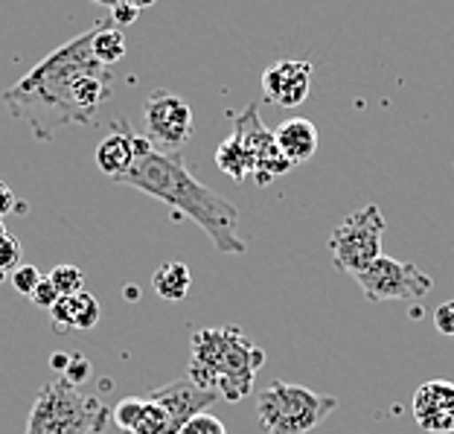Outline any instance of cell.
<instances>
[{
	"label": "cell",
	"instance_id": "d4e9b609",
	"mask_svg": "<svg viewBox=\"0 0 454 434\" xmlns=\"http://www.w3.org/2000/svg\"><path fill=\"white\" fill-rule=\"evenodd\" d=\"M59 288L53 286V280H50V277L44 274V277H41V283L33 288V295H29V301H33L38 309H47V312H50V309H53V304L59 301Z\"/></svg>",
	"mask_w": 454,
	"mask_h": 434
},
{
	"label": "cell",
	"instance_id": "2e32d148",
	"mask_svg": "<svg viewBox=\"0 0 454 434\" xmlns=\"http://www.w3.org/2000/svg\"><path fill=\"white\" fill-rule=\"evenodd\" d=\"M152 286L158 297H163L167 304H181L184 297L190 295L192 288V272L187 263H178V260H169L163 263L160 268H154L152 274Z\"/></svg>",
	"mask_w": 454,
	"mask_h": 434
},
{
	"label": "cell",
	"instance_id": "cb8c5ba5",
	"mask_svg": "<svg viewBox=\"0 0 454 434\" xmlns=\"http://www.w3.org/2000/svg\"><path fill=\"white\" fill-rule=\"evenodd\" d=\"M41 277H44V274H41L35 265H18L12 272V277H9V283H12L15 292L29 297V295H33V288L41 283Z\"/></svg>",
	"mask_w": 454,
	"mask_h": 434
},
{
	"label": "cell",
	"instance_id": "4316f807",
	"mask_svg": "<svg viewBox=\"0 0 454 434\" xmlns=\"http://www.w3.org/2000/svg\"><path fill=\"white\" fill-rule=\"evenodd\" d=\"M434 327L442 335H454V301H442L434 309Z\"/></svg>",
	"mask_w": 454,
	"mask_h": 434
},
{
	"label": "cell",
	"instance_id": "603a6c76",
	"mask_svg": "<svg viewBox=\"0 0 454 434\" xmlns=\"http://www.w3.org/2000/svg\"><path fill=\"white\" fill-rule=\"evenodd\" d=\"M178 434H227V429H224V422L219 417H213V414L204 411V414L184 422V426L178 429Z\"/></svg>",
	"mask_w": 454,
	"mask_h": 434
},
{
	"label": "cell",
	"instance_id": "484cf974",
	"mask_svg": "<svg viewBox=\"0 0 454 434\" xmlns=\"http://www.w3.org/2000/svg\"><path fill=\"white\" fill-rule=\"evenodd\" d=\"M88 376H90V361L85 356H70V365H67L65 376H61V379H67L70 385L79 388Z\"/></svg>",
	"mask_w": 454,
	"mask_h": 434
},
{
	"label": "cell",
	"instance_id": "ffe728a7",
	"mask_svg": "<svg viewBox=\"0 0 454 434\" xmlns=\"http://www.w3.org/2000/svg\"><path fill=\"white\" fill-rule=\"evenodd\" d=\"M20 254H24V248L6 231V225L0 222V280L12 277V272L20 265Z\"/></svg>",
	"mask_w": 454,
	"mask_h": 434
},
{
	"label": "cell",
	"instance_id": "e0dca14e",
	"mask_svg": "<svg viewBox=\"0 0 454 434\" xmlns=\"http://www.w3.org/2000/svg\"><path fill=\"white\" fill-rule=\"evenodd\" d=\"M94 56L97 61H102L106 67H114L117 61L126 56V36H122V29L120 27H114V20L111 15L108 18H102L99 24H97V36H94Z\"/></svg>",
	"mask_w": 454,
	"mask_h": 434
},
{
	"label": "cell",
	"instance_id": "3957f363",
	"mask_svg": "<svg viewBox=\"0 0 454 434\" xmlns=\"http://www.w3.org/2000/svg\"><path fill=\"white\" fill-rule=\"evenodd\" d=\"M265 365L260 350L239 327H201L190 335L187 376L195 385L219 394V399L242 402L254 391L256 370Z\"/></svg>",
	"mask_w": 454,
	"mask_h": 434
},
{
	"label": "cell",
	"instance_id": "ba28073f",
	"mask_svg": "<svg viewBox=\"0 0 454 434\" xmlns=\"http://www.w3.org/2000/svg\"><path fill=\"white\" fill-rule=\"evenodd\" d=\"M143 126L154 149L181 152L192 138V108L169 91H154L143 102Z\"/></svg>",
	"mask_w": 454,
	"mask_h": 434
},
{
	"label": "cell",
	"instance_id": "f546056e",
	"mask_svg": "<svg viewBox=\"0 0 454 434\" xmlns=\"http://www.w3.org/2000/svg\"><path fill=\"white\" fill-rule=\"evenodd\" d=\"M20 208L18 199H15V193L9 190V184L6 181H0V222H4V216L9 213H15Z\"/></svg>",
	"mask_w": 454,
	"mask_h": 434
},
{
	"label": "cell",
	"instance_id": "7a4b0ae2",
	"mask_svg": "<svg viewBox=\"0 0 454 434\" xmlns=\"http://www.w3.org/2000/svg\"><path fill=\"white\" fill-rule=\"evenodd\" d=\"M114 184L146 193L152 199L169 204L181 216H187L210 236L219 254L242 256L247 251V242L239 236V208L199 181V175L190 170L181 152L149 149Z\"/></svg>",
	"mask_w": 454,
	"mask_h": 434
},
{
	"label": "cell",
	"instance_id": "7402d4cb",
	"mask_svg": "<svg viewBox=\"0 0 454 434\" xmlns=\"http://www.w3.org/2000/svg\"><path fill=\"white\" fill-rule=\"evenodd\" d=\"M140 411H143V397H126L114 406L111 420L122 434H131L134 426H137V420H140Z\"/></svg>",
	"mask_w": 454,
	"mask_h": 434
},
{
	"label": "cell",
	"instance_id": "30bf717a",
	"mask_svg": "<svg viewBox=\"0 0 454 434\" xmlns=\"http://www.w3.org/2000/svg\"><path fill=\"white\" fill-rule=\"evenodd\" d=\"M312 88V61L280 59L262 70V94L280 108L303 106Z\"/></svg>",
	"mask_w": 454,
	"mask_h": 434
},
{
	"label": "cell",
	"instance_id": "d6a6232c",
	"mask_svg": "<svg viewBox=\"0 0 454 434\" xmlns=\"http://www.w3.org/2000/svg\"><path fill=\"white\" fill-rule=\"evenodd\" d=\"M94 4H99V6H108V9H111V6H117L120 0H94Z\"/></svg>",
	"mask_w": 454,
	"mask_h": 434
},
{
	"label": "cell",
	"instance_id": "52a82bcc",
	"mask_svg": "<svg viewBox=\"0 0 454 434\" xmlns=\"http://www.w3.org/2000/svg\"><path fill=\"white\" fill-rule=\"evenodd\" d=\"M356 283L370 304L422 301L431 292V286H434V280L417 263H402L387 254H381L364 272H358Z\"/></svg>",
	"mask_w": 454,
	"mask_h": 434
},
{
	"label": "cell",
	"instance_id": "1f68e13d",
	"mask_svg": "<svg viewBox=\"0 0 454 434\" xmlns=\"http://www.w3.org/2000/svg\"><path fill=\"white\" fill-rule=\"evenodd\" d=\"M129 4L134 6V9H149L154 0H129Z\"/></svg>",
	"mask_w": 454,
	"mask_h": 434
},
{
	"label": "cell",
	"instance_id": "7c38bea8",
	"mask_svg": "<svg viewBox=\"0 0 454 434\" xmlns=\"http://www.w3.org/2000/svg\"><path fill=\"white\" fill-rule=\"evenodd\" d=\"M149 399H154L158 406L167 411V414L172 417L175 426H184L187 420L192 417H199L204 414L215 399H219V394H213V391L207 388H201V385H195V382L190 376H181V379H175L169 382V385H160V388H154L146 394Z\"/></svg>",
	"mask_w": 454,
	"mask_h": 434
},
{
	"label": "cell",
	"instance_id": "5bb4252c",
	"mask_svg": "<svg viewBox=\"0 0 454 434\" xmlns=\"http://www.w3.org/2000/svg\"><path fill=\"white\" fill-rule=\"evenodd\" d=\"M274 138L292 167L312 161L317 146H321V131H317L315 122L306 117H288L286 122H280V126L274 129Z\"/></svg>",
	"mask_w": 454,
	"mask_h": 434
},
{
	"label": "cell",
	"instance_id": "f1b7e54d",
	"mask_svg": "<svg viewBox=\"0 0 454 434\" xmlns=\"http://www.w3.org/2000/svg\"><path fill=\"white\" fill-rule=\"evenodd\" d=\"M50 315H53L59 329H70V297H59L53 309H50Z\"/></svg>",
	"mask_w": 454,
	"mask_h": 434
},
{
	"label": "cell",
	"instance_id": "4fadbf2b",
	"mask_svg": "<svg viewBox=\"0 0 454 434\" xmlns=\"http://www.w3.org/2000/svg\"><path fill=\"white\" fill-rule=\"evenodd\" d=\"M94 158H97L99 172L106 175V178H111V184L120 181L122 175L134 167L137 152H134V131L129 129L126 120H117V129L102 138Z\"/></svg>",
	"mask_w": 454,
	"mask_h": 434
},
{
	"label": "cell",
	"instance_id": "9c48e42d",
	"mask_svg": "<svg viewBox=\"0 0 454 434\" xmlns=\"http://www.w3.org/2000/svg\"><path fill=\"white\" fill-rule=\"evenodd\" d=\"M233 131L239 134L242 143L251 152V158L256 163V172H254V181L256 187H268L274 178H280L288 170H292V163L286 161V154L277 146V138L274 131H268L260 120V106L251 102V106H245L239 114H233Z\"/></svg>",
	"mask_w": 454,
	"mask_h": 434
},
{
	"label": "cell",
	"instance_id": "6da1fadb",
	"mask_svg": "<svg viewBox=\"0 0 454 434\" xmlns=\"http://www.w3.org/2000/svg\"><path fill=\"white\" fill-rule=\"evenodd\" d=\"M97 24L65 41L29 74L4 91L15 120H24L38 143H50L67 126H94L99 108L114 94V67L94 56Z\"/></svg>",
	"mask_w": 454,
	"mask_h": 434
},
{
	"label": "cell",
	"instance_id": "8fae6325",
	"mask_svg": "<svg viewBox=\"0 0 454 434\" xmlns=\"http://www.w3.org/2000/svg\"><path fill=\"white\" fill-rule=\"evenodd\" d=\"M414 420L422 431L431 434H451L454 431V382L431 379L417 388L411 402Z\"/></svg>",
	"mask_w": 454,
	"mask_h": 434
},
{
	"label": "cell",
	"instance_id": "44dd1931",
	"mask_svg": "<svg viewBox=\"0 0 454 434\" xmlns=\"http://www.w3.org/2000/svg\"><path fill=\"white\" fill-rule=\"evenodd\" d=\"M47 277L53 280V286L59 288L61 297H74L79 292H85V277H82V272L76 265H56Z\"/></svg>",
	"mask_w": 454,
	"mask_h": 434
},
{
	"label": "cell",
	"instance_id": "8992f818",
	"mask_svg": "<svg viewBox=\"0 0 454 434\" xmlns=\"http://www.w3.org/2000/svg\"><path fill=\"white\" fill-rule=\"evenodd\" d=\"M387 222L376 204L358 208L340 222L329 236V251L333 265L344 274H358L381 256V240H385Z\"/></svg>",
	"mask_w": 454,
	"mask_h": 434
},
{
	"label": "cell",
	"instance_id": "277c9868",
	"mask_svg": "<svg viewBox=\"0 0 454 434\" xmlns=\"http://www.w3.org/2000/svg\"><path fill=\"white\" fill-rule=\"evenodd\" d=\"M108 420L111 408H106V402L82 394L67 379H56L41 385L27 434H102Z\"/></svg>",
	"mask_w": 454,
	"mask_h": 434
},
{
	"label": "cell",
	"instance_id": "4dcf8cb0",
	"mask_svg": "<svg viewBox=\"0 0 454 434\" xmlns=\"http://www.w3.org/2000/svg\"><path fill=\"white\" fill-rule=\"evenodd\" d=\"M67 365H70V356H53V367L61 370V374L67 370Z\"/></svg>",
	"mask_w": 454,
	"mask_h": 434
},
{
	"label": "cell",
	"instance_id": "d6986e66",
	"mask_svg": "<svg viewBox=\"0 0 454 434\" xmlns=\"http://www.w3.org/2000/svg\"><path fill=\"white\" fill-rule=\"evenodd\" d=\"M99 321V301L90 292L70 297V329H90Z\"/></svg>",
	"mask_w": 454,
	"mask_h": 434
},
{
	"label": "cell",
	"instance_id": "5b68a950",
	"mask_svg": "<svg viewBox=\"0 0 454 434\" xmlns=\"http://www.w3.org/2000/svg\"><path fill=\"white\" fill-rule=\"evenodd\" d=\"M335 408V397L292 382H271L256 394V420L265 434H309Z\"/></svg>",
	"mask_w": 454,
	"mask_h": 434
},
{
	"label": "cell",
	"instance_id": "83f0119b",
	"mask_svg": "<svg viewBox=\"0 0 454 434\" xmlns=\"http://www.w3.org/2000/svg\"><path fill=\"white\" fill-rule=\"evenodd\" d=\"M140 15V9H134L129 0H120L117 6H111V20H114V27H129L134 24Z\"/></svg>",
	"mask_w": 454,
	"mask_h": 434
},
{
	"label": "cell",
	"instance_id": "ac0fdd59",
	"mask_svg": "<svg viewBox=\"0 0 454 434\" xmlns=\"http://www.w3.org/2000/svg\"><path fill=\"white\" fill-rule=\"evenodd\" d=\"M131 434H178V426H175L172 417L158 406V402L143 397L140 420H137V426H134Z\"/></svg>",
	"mask_w": 454,
	"mask_h": 434
},
{
	"label": "cell",
	"instance_id": "9a60e30c",
	"mask_svg": "<svg viewBox=\"0 0 454 434\" xmlns=\"http://www.w3.org/2000/svg\"><path fill=\"white\" fill-rule=\"evenodd\" d=\"M215 167H219L227 178H233L236 184H245L247 178H254V172H256L251 152H247V146L236 131L219 143V149H215Z\"/></svg>",
	"mask_w": 454,
	"mask_h": 434
}]
</instances>
